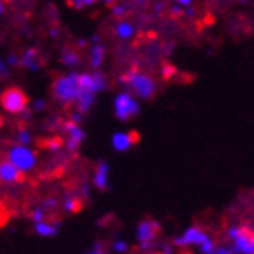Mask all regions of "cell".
Instances as JSON below:
<instances>
[{"label":"cell","mask_w":254,"mask_h":254,"mask_svg":"<svg viewBox=\"0 0 254 254\" xmlns=\"http://www.w3.org/2000/svg\"><path fill=\"white\" fill-rule=\"evenodd\" d=\"M27 96L26 93L18 87H7V89L0 95V106L5 113L11 115H20L22 111L27 109Z\"/></svg>","instance_id":"obj_4"},{"label":"cell","mask_w":254,"mask_h":254,"mask_svg":"<svg viewBox=\"0 0 254 254\" xmlns=\"http://www.w3.org/2000/svg\"><path fill=\"white\" fill-rule=\"evenodd\" d=\"M95 2H96V0H84V7H85V5H93Z\"/></svg>","instance_id":"obj_42"},{"label":"cell","mask_w":254,"mask_h":254,"mask_svg":"<svg viewBox=\"0 0 254 254\" xmlns=\"http://www.w3.org/2000/svg\"><path fill=\"white\" fill-rule=\"evenodd\" d=\"M49 35H51L53 38H57V37H59V29H55V27H53V29L49 31Z\"/></svg>","instance_id":"obj_41"},{"label":"cell","mask_w":254,"mask_h":254,"mask_svg":"<svg viewBox=\"0 0 254 254\" xmlns=\"http://www.w3.org/2000/svg\"><path fill=\"white\" fill-rule=\"evenodd\" d=\"M140 113V104L131 93H120L115 98V117L120 122H127Z\"/></svg>","instance_id":"obj_5"},{"label":"cell","mask_w":254,"mask_h":254,"mask_svg":"<svg viewBox=\"0 0 254 254\" xmlns=\"http://www.w3.org/2000/svg\"><path fill=\"white\" fill-rule=\"evenodd\" d=\"M5 64H7V65H18V59H16V55H9Z\"/></svg>","instance_id":"obj_37"},{"label":"cell","mask_w":254,"mask_h":254,"mask_svg":"<svg viewBox=\"0 0 254 254\" xmlns=\"http://www.w3.org/2000/svg\"><path fill=\"white\" fill-rule=\"evenodd\" d=\"M76 109L80 113V115H85V113L89 111L91 107H93V104H95V95H91V93H84V91H80L78 98H76Z\"/></svg>","instance_id":"obj_16"},{"label":"cell","mask_w":254,"mask_h":254,"mask_svg":"<svg viewBox=\"0 0 254 254\" xmlns=\"http://www.w3.org/2000/svg\"><path fill=\"white\" fill-rule=\"evenodd\" d=\"M69 5H73L74 9H82L84 7V0H67Z\"/></svg>","instance_id":"obj_35"},{"label":"cell","mask_w":254,"mask_h":254,"mask_svg":"<svg viewBox=\"0 0 254 254\" xmlns=\"http://www.w3.org/2000/svg\"><path fill=\"white\" fill-rule=\"evenodd\" d=\"M44 107H46V100H44V98H38V100H35V104H33V109H35V111H42Z\"/></svg>","instance_id":"obj_32"},{"label":"cell","mask_w":254,"mask_h":254,"mask_svg":"<svg viewBox=\"0 0 254 254\" xmlns=\"http://www.w3.org/2000/svg\"><path fill=\"white\" fill-rule=\"evenodd\" d=\"M113 253L127 254V253H129V244H127L126 240H117V242L113 244Z\"/></svg>","instance_id":"obj_24"},{"label":"cell","mask_w":254,"mask_h":254,"mask_svg":"<svg viewBox=\"0 0 254 254\" xmlns=\"http://www.w3.org/2000/svg\"><path fill=\"white\" fill-rule=\"evenodd\" d=\"M60 60H62V64L67 65V67H76L80 64V55L76 53L74 49H64Z\"/></svg>","instance_id":"obj_19"},{"label":"cell","mask_w":254,"mask_h":254,"mask_svg":"<svg viewBox=\"0 0 254 254\" xmlns=\"http://www.w3.org/2000/svg\"><path fill=\"white\" fill-rule=\"evenodd\" d=\"M154 249V242H147V244H140V251L143 253H151Z\"/></svg>","instance_id":"obj_33"},{"label":"cell","mask_w":254,"mask_h":254,"mask_svg":"<svg viewBox=\"0 0 254 254\" xmlns=\"http://www.w3.org/2000/svg\"><path fill=\"white\" fill-rule=\"evenodd\" d=\"M175 2H178V4L184 5V7H189V5L192 4V0H175Z\"/></svg>","instance_id":"obj_39"},{"label":"cell","mask_w":254,"mask_h":254,"mask_svg":"<svg viewBox=\"0 0 254 254\" xmlns=\"http://www.w3.org/2000/svg\"><path fill=\"white\" fill-rule=\"evenodd\" d=\"M82 118H84V115H80V113H73V115H71V120H69V122L78 124V126H80V122H82Z\"/></svg>","instance_id":"obj_36"},{"label":"cell","mask_w":254,"mask_h":254,"mask_svg":"<svg viewBox=\"0 0 254 254\" xmlns=\"http://www.w3.org/2000/svg\"><path fill=\"white\" fill-rule=\"evenodd\" d=\"M214 249H216V244H214V240H212V238L205 240V242L200 245V253L201 254H214Z\"/></svg>","instance_id":"obj_25"},{"label":"cell","mask_w":254,"mask_h":254,"mask_svg":"<svg viewBox=\"0 0 254 254\" xmlns=\"http://www.w3.org/2000/svg\"><path fill=\"white\" fill-rule=\"evenodd\" d=\"M89 194V186H82V189H80V196H87Z\"/></svg>","instance_id":"obj_40"},{"label":"cell","mask_w":254,"mask_h":254,"mask_svg":"<svg viewBox=\"0 0 254 254\" xmlns=\"http://www.w3.org/2000/svg\"><path fill=\"white\" fill-rule=\"evenodd\" d=\"M22 173L16 169L15 165H11L7 160L0 162V182L2 184H18L22 180Z\"/></svg>","instance_id":"obj_12"},{"label":"cell","mask_w":254,"mask_h":254,"mask_svg":"<svg viewBox=\"0 0 254 254\" xmlns=\"http://www.w3.org/2000/svg\"><path fill=\"white\" fill-rule=\"evenodd\" d=\"M0 15H4V2L0 0Z\"/></svg>","instance_id":"obj_43"},{"label":"cell","mask_w":254,"mask_h":254,"mask_svg":"<svg viewBox=\"0 0 254 254\" xmlns=\"http://www.w3.org/2000/svg\"><path fill=\"white\" fill-rule=\"evenodd\" d=\"M93 186L98 190L109 189V164L107 162H98L93 175Z\"/></svg>","instance_id":"obj_13"},{"label":"cell","mask_w":254,"mask_h":254,"mask_svg":"<svg viewBox=\"0 0 254 254\" xmlns=\"http://www.w3.org/2000/svg\"><path fill=\"white\" fill-rule=\"evenodd\" d=\"M132 33H134V27L129 22H120L117 26V37L124 38V40H129L132 37Z\"/></svg>","instance_id":"obj_20"},{"label":"cell","mask_w":254,"mask_h":254,"mask_svg":"<svg viewBox=\"0 0 254 254\" xmlns=\"http://www.w3.org/2000/svg\"><path fill=\"white\" fill-rule=\"evenodd\" d=\"M44 147L48 149V151H51V153H59L60 149L64 147V140L60 136H53L44 142Z\"/></svg>","instance_id":"obj_21"},{"label":"cell","mask_w":254,"mask_h":254,"mask_svg":"<svg viewBox=\"0 0 254 254\" xmlns=\"http://www.w3.org/2000/svg\"><path fill=\"white\" fill-rule=\"evenodd\" d=\"M104 59H106V48L100 42L93 44V48H91V67L100 69V65L104 64Z\"/></svg>","instance_id":"obj_17"},{"label":"cell","mask_w":254,"mask_h":254,"mask_svg":"<svg viewBox=\"0 0 254 254\" xmlns=\"http://www.w3.org/2000/svg\"><path fill=\"white\" fill-rule=\"evenodd\" d=\"M231 251L233 254H254V236L249 225H244L242 233L233 240Z\"/></svg>","instance_id":"obj_9"},{"label":"cell","mask_w":254,"mask_h":254,"mask_svg":"<svg viewBox=\"0 0 254 254\" xmlns=\"http://www.w3.org/2000/svg\"><path fill=\"white\" fill-rule=\"evenodd\" d=\"M9 2H11V0H9Z\"/></svg>","instance_id":"obj_46"},{"label":"cell","mask_w":254,"mask_h":254,"mask_svg":"<svg viewBox=\"0 0 254 254\" xmlns=\"http://www.w3.org/2000/svg\"><path fill=\"white\" fill-rule=\"evenodd\" d=\"M209 238H211V236H209L203 229L198 227V225H192V227L186 229L180 236H176L175 245H176V247H192V245L200 247V245Z\"/></svg>","instance_id":"obj_7"},{"label":"cell","mask_w":254,"mask_h":254,"mask_svg":"<svg viewBox=\"0 0 254 254\" xmlns=\"http://www.w3.org/2000/svg\"><path fill=\"white\" fill-rule=\"evenodd\" d=\"M242 229H244V225H231V227L227 229V238L233 242V240L242 233Z\"/></svg>","instance_id":"obj_26"},{"label":"cell","mask_w":254,"mask_h":254,"mask_svg":"<svg viewBox=\"0 0 254 254\" xmlns=\"http://www.w3.org/2000/svg\"><path fill=\"white\" fill-rule=\"evenodd\" d=\"M214 254H233V251H231V247H225V245H216Z\"/></svg>","instance_id":"obj_29"},{"label":"cell","mask_w":254,"mask_h":254,"mask_svg":"<svg viewBox=\"0 0 254 254\" xmlns=\"http://www.w3.org/2000/svg\"><path fill=\"white\" fill-rule=\"evenodd\" d=\"M160 234V223L156 220H142V222L138 223L136 227V240L138 244H147V242H154V240L158 238Z\"/></svg>","instance_id":"obj_10"},{"label":"cell","mask_w":254,"mask_h":254,"mask_svg":"<svg viewBox=\"0 0 254 254\" xmlns=\"http://www.w3.org/2000/svg\"><path fill=\"white\" fill-rule=\"evenodd\" d=\"M138 142V134L136 132H127V131H118L111 136V145L115 151L118 153H124V151H129V149Z\"/></svg>","instance_id":"obj_11"},{"label":"cell","mask_w":254,"mask_h":254,"mask_svg":"<svg viewBox=\"0 0 254 254\" xmlns=\"http://www.w3.org/2000/svg\"><path fill=\"white\" fill-rule=\"evenodd\" d=\"M87 254H107L106 251H104V247H102V244H95L93 247L89 249V253Z\"/></svg>","instance_id":"obj_28"},{"label":"cell","mask_w":254,"mask_h":254,"mask_svg":"<svg viewBox=\"0 0 254 254\" xmlns=\"http://www.w3.org/2000/svg\"><path fill=\"white\" fill-rule=\"evenodd\" d=\"M9 74V71H7V64L4 62V60H0V78L2 76H7Z\"/></svg>","instance_id":"obj_34"},{"label":"cell","mask_w":254,"mask_h":254,"mask_svg":"<svg viewBox=\"0 0 254 254\" xmlns=\"http://www.w3.org/2000/svg\"><path fill=\"white\" fill-rule=\"evenodd\" d=\"M7 162L11 165H15L16 169L20 171L22 175H26L29 171H33L37 167V153L27 145H11L7 149Z\"/></svg>","instance_id":"obj_3"},{"label":"cell","mask_w":254,"mask_h":254,"mask_svg":"<svg viewBox=\"0 0 254 254\" xmlns=\"http://www.w3.org/2000/svg\"><path fill=\"white\" fill-rule=\"evenodd\" d=\"M15 140L18 145H27L29 147V143H31L33 136H31V132L27 131V129H18L15 134Z\"/></svg>","instance_id":"obj_22"},{"label":"cell","mask_w":254,"mask_h":254,"mask_svg":"<svg viewBox=\"0 0 254 254\" xmlns=\"http://www.w3.org/2000/svg\"><path fill=\"white\" fill-rule=\"evenodd\" d=\"M80 95V87H78V74L76 73H69L62 74L59 78H55L53 82V96L62 104H73L76 102Z\"/></svg>","instance_id":"obj_2"},{"label":"cell","mask_w":254,"mask_h":254,"mask_svg":"<svg viewBox=\"0 0 254 254\" xmlns=\"http://www.w3.org/2000/svg\"><path fill=\"white\" fill-rule=\"evenodd\" d=\"M60 231V225L59 222H40V223H35V234L38 236H42V238H53L57 236Z\"/></svg>","instance_id":"obj_14"},{"label":"cell","mask_w":254,"mask_h":254,"mask_svg":"<svg viewBox=\"0 0 254 254\" xmlns=\"http://www.w3.org/2000/svg\"><path fill=\"white\" fill-rule=\"evenodd\" d=\"M57 207H59V200H57V198L44 200V209H57Z\"/></svg>","instance_id":"obj_27"},{"label":"cell","mask_w":254,"mask_h":254,"mask_svg":"<svg viewBox=\"0 0 254 254\" xmlns=\"http://www.w3.org/2000/svg\"><path fill=\"white\" fill-rule=\"evenodd\" d=\"M175 73H176V71H175V67H173V65H165V67H164V73H162V74H164L165 80H169Z\"/></svg>","instance_id":"obj_30"},{"label":"cell","mask_w":254,"mask_h":254,"mask_svg":"<svg viewBox=\"0 0 254 254\" xmlns=\"http://www.w3.org/2000/svg\"><path fill=\"white\" fill-rule=\"evenodd\" d=\"M106 84H107L106 76H104L100 71L78 74V87H80V91H84V93L96 95V93H100L102 89H106Z\"/></svg>","instance_id":"obj_6"},{"label":"cell","mask_w":254,"mask_h":254,"mask_svg":"<svg viewBox=\"0 0 254 254\" xmlns=\"http://www.w3.org/2000/svg\"><path fill=\"white\" fill-rule=\"evenodd\" d=\"M80 207H82V200H80L78 192H76V194H67L62 200V209L65 212H69V214H74V212H78Z\"/></svg>","instance_id":"obj_18"},{"label":"cell","mask_w":254,"mask_h":254,"mask_svg":"<svg viewBox=\"0 0 254 254\" xmlns=\"http://www.w3.org/2000/svg\"><path fill=\"white\" fill-rule=\"evenodd\" d=\"M46 209L44 207H35L31 211V220H33V223H40V222H46Z\"/></svg>","instance_id":"obj_23"},{"label":"cell","mask_w":254,"mask_h":254,"mask_svg":"<svg viewBox=\"0 0 254 254\" xmlns=\"http://www.w3.org/2000/svg\"><path fill=\"white\" fill-rule=\"evenodd\" d=\"M113 15H115V16H124V15H126V7H124V5H113Z\"/></svg>","instance_id":"obj_31"},{"label":"cell","mask_w":254,"mask_h":254,"mask_svg":"<svg viewBox=\"0 0 254 254\" xmlns=\"http://www.w3.org/2000/svg\"><path fill=\"white\" fill-rule=\"evenodd\" d=\"M120 82L126 84L127 87L134 93V96L142 98V100L153 98L154 93H156L154 80L151 78V76H147V74L136 71V69H131V71H127L126 74H122V76H120Z\"/></svg>","instance_id":"obj_1"},{"label":"cell","mask_w":254,"mask_h":254,"mask_svg":"<svg viewBox=\"0 0 254 254\" xmlns=\"http://www.w3.org/2000/svg\"><path fill=\"white\" fill-rule=\"evenodd\" d=\"M162 254H173V245H169V244L162 245Z\"/></svg>","instance_id":"obj_38"},{"label":"cell","mask_w":254,"mask_h":254,"mask_svg":"<svg viewBox=\"0 0 254 254\" xmlns=\"http://www.w3.org/2000/svg\"><path fill=\"white\" fill-rule=\"evenodd\" d=\"M18 65L29 69V71H37V69L40 67V64H38V60H37V49H33V48L26 49L24 55L18 59Z\"/></svg>","instance_id":"obj_15"},{"label":"cell","mask_w":254,"mask_h":254,"mask_svg":"<svg viewBox=\"0 0 254 254\" xmlns=\"http://www.w3.org/2000/svg\"><path fill=\"white\" fill-rule=\"evenodd\" d=\"M64 132H65V140H64V147L67 149L69 153H74L76 149L82 145L85 140V131L82 126L73 122H64Z\"/></svg>","instance_id":"obj_8"},{"label":"cell","mask_w":254,"mask_h":254,"mask_svg":"<svg viewBox=\"0 0 254 254\" xmlns=\"http://www.w3.org/2000/svg\"><path fill=\"white\" fill-rule=\"evenodd\" d=\"M104 2H106V4H109V5H111L113 2H115V0H104Z\"/></svg>","instance_id":"obj_45"},{"label":"cell","mask_w":254,"mask_h":254,"mask_svg":"<svg viewBox=\"0 0 254 254\" xmlns=\"http://www.w3.org/2000/svg\"><path fill=\"white\" fill-rule=\"evenodd\" d=\"M173 13H175V15H180V13H182L180 7H173Z\"/></svg>","instance_id":"obj_44"}]
</instances>
